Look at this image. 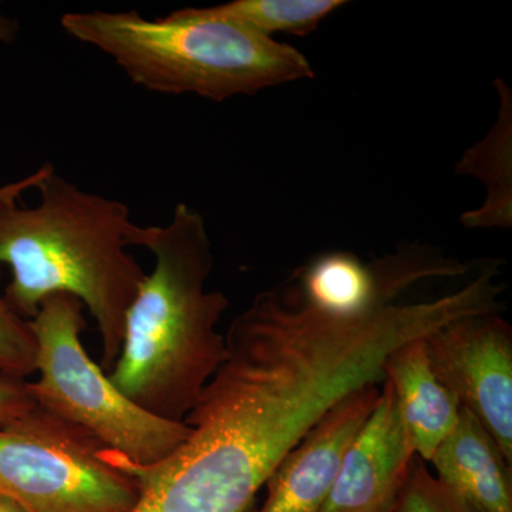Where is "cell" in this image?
Wrapping results in <instances>:
<instances>
[{"mask_svg": "<svg viewBox=\"0 0 512 512\" xmlns=\"http://www.w3.org/2000/svg\"><path fill=\"white\" fill-rule=\"evenodd\" d=\"M83 308L74 296L57 293L29 320L39 373L28 383L30 394L46 412L87 431L124 460L156 466L188 439L190 427L146 412L110 382L84 348Z\"/></svg>", "mask_w": 512, "mask_h": 512, "instance_id": "obj_5", "label": "cell"}, {"mask_svg": "<svg viewBox=\"0 0 512 512\" xmlns=\"http://www.w3.org/2000/svg\"><path fill=\"white\" fill-rule=\"evenodd\" d=\"M0 512H28L25 508L20 507L18 503L10 500L8 497L0 495Z\"/></svg>", "mask_w": 512, "mask_h": 512, "instance_id": "obj_19", "label": "cell"}, {"mask_svg": "<svg viewBox=\"0 0 512 512\" xmlns=\"http://www.w3.org/2000/svg\"><path fill=\"white\" fill-rule=\"evenodd\" d=\"M19 33V23L15 19L0 15V42L10 43Z\"/></svg>", "mask_w": 512, "mask_h": 512, "instance_id": "obj_18", "label": "cell"}, {"mask_svg": "<svg viewBox=\"0 0 512 512\" xmlns=\"http://www.w3.org/2000/svg\"><path fill=\"white\" fill-rule=\"evenodd\" d=\"M380 386L350 394L281 461L266 480L268 494L256 512H318L335 484L343 457L369 419Z\"/></svg>", "mask_w": 512, "mask_h": 512, "instance_id": "obj_9", "label": "cell"}, {"mask_svg": "<svg viewBox=\"0 0 512 512\" xmlns=\"http://www.w3.org/2000/svg\"><path fill=\"white\" fill-rule=\"evenodd\" d=\"M36 406L26 380L0 376V427L26 416Z\"/></svg>", "mask_w": 512, "mask_h": 512, "instance_id": "obj_16", "label": "cell"}, {"mask_svg": "<svg viewBox=\"0 0 512 512\" xmlns=\"http://www.w3.org/2000/svg\"><path fill=\"white\" fill-rule=\"evenodd\" d=\"M345 5V0H232L201 10L205 15L231 20L266 37L276 33L306 36Z\"/></svg>", "mask_w": 512, "mask_h": 512, "instance_id": "obj_13", "label": "cell"}, {"mask_svg": "<svg viewBox=\"0 0 512 512\" xmlns=\"http://www.w3.org/2000/svg\"><path fill=\"white\" fill-rule=\"evenodd\" d=\"M384 375L392 384L414 453L429 464L456 427L460 402L431 369L424 338L410 340L393 350L384 362Z\"/></svg>", "mask_w": 512, "mask_h": 512, "instance_id": "obj_11", "label": "cell"}, {"mask_svg": "<svg viewBox=\"0 0 512 512\" xmlns=\"http://www.w3.org/2000/svg\"><path fill=\"white\" fill-rule=\"evenodd\" d=\"M495 87L501 97L497 123L457 164L458 174L474 175L487 188L483 207L461 217V224L467 228H510L512 225V99L503 80H497Z\"/></svg>", "mask_w": 512, "mask_h": 512, "instance_id": "obj_12", "label": "cell"}, {"mask_svg": "<svg viewBox=\"0 0 512 512\" xmlns=\"http://www.w3.org/2000/svg\"><path fill=\"white\" fill-rule=\"evenodd\" d=\"M497 266L433 301L384 293L340 316L306 301L296 279L258 293L225 335L227 355L185 417L190 436L170 457L138 467L137 507L151 512H245L272 471L336 406L380 386L387 356L451 320L498 311Z\"/></svg>", "mask_w": 512, "mask_h": 512, "instance_id": "obj_1", "label": "cell"}, {"mask_svg": "<svg viewBox=\"0 0 512 512\" xmlns=\"http://www.w3.org/2000/svg\"><path fill=\"white\" fill-rule=\"evenodd\" d=\"M431 369L512 466V328L498 311L451 320L424 338Z\"/></svg>", "mask_w": 512, "mask_h": 512, "instance_id": "obj_7", "label": "cell"}, {"mask_svg": "<svg viewBox=\"0 0 512 512\" xmlns=\"http://www.w3.org/2000/svg\"><path fill=\"white\" fill-rule=\"evenodd\" d=\"M64 32L110 56L131 82L164 94L225 101L315 77L301 50L201 8L147 19L137 12H73Z\"/></svg>", "mask_w": 512, "mask_h": 512, "instance_id": "obj_4", "label": "cell"}, {"mask_svg": "<svg viewBox=\"0 0 512 512\" xmlns=\"http://www.w3.org/2000/svg\"><path fill=\"white\" fill-rule=\"evenodd\" d=\"M37 343L28 319L0 293V376L26 380L36 373Z\"/></svg>", "mask_w": 512, "mask_h": 512, "instance_id": "obj_14", "label": "cell"}, {"mask_svg": "<svg viewBox=\"0 0 512 512\" xmlns=\"http://www.w3.org/2000/svg\"><path fill=\"white\" fill-rule=\"evenodd\" d=\"M0 495L28 512H134L141 488L113 451L37 404L0 427Z\"/></svg>", "mask_w": 512, "mask_h": 512, "instance_id": "obj_6", "label": "cell"}, {"mask_svg": "<svg viewBox=\"0 0 512 512\" xmlns=\"http://www.w3.org/2000/svg\"><path fill=\"white\" fill-rule=\"evenodd\" d=\"M37 190L36 207H20L19 194L0 197V264L12 272L3 296L28 320L49 296L79 299L99 328L101 369L111 370L147 276L127 252L137 224L124 202L84 191L55 170Z\"/></svg>", "mask_w": 512, "mask_h": 512, "instance_id": "obj_3", "label": "cell"}, {"mask_svg": "<svg viewBox=\"0 0 512 512\" xmlns=\"http://www.w3.org/2000/svg\"><path fill=\"white\" fill-rule=\"evenodd\" d=\"M131 247L154 256L124 320L110 382L160 419L184 423L227 355L217 326L229 301L207 288L214 254L200 212L185 202L165 225H137Z\"/></svg>", "mask_w": 512, "mask_h": 512, "instance_id": "obj_2", "label": "cell"}, {"mask_svg": "<svg viewBox=\"0 0 512 512\" xmlns=\"http://www.w3.org/2000/svg\"><path fill=\"white\" fill-rule=\"evenodd\" d=\"M55 170L52 164L43 165L42 168L36 171L35 174L29 175V177L22 178V180L16 181V183L3 185L0 187V197L2 195L8 194H19L22 195L23 192L30 190V188L39 187L40 183Z\"/></svg>", "mask_w": 512, "mask_h": 512, "instance_id": "obj_17", "label": "cell"}, {"mask_svg": "<svg viewBox=\"0 0 512 512\" xmlns=\"http://www.w3.org/2000/svg\"><path fill=\"white\" fill-rule=\"evenodd\" d=\"M134 512H151V511L143 510V508L137 507L136 511H134Z\"/></svg>", "mask_w": 512, "mask_h": 512, "instance_id": "obj_20", "label": "cell"}, {"mask_svg": "<svg viewBox=\"0 0 512 512\" xmlns=\"http://www.w3.org/2000/svg\"><path fill=\"white\" fill-rule=\"evenodd\" d=\"M429 464L437 480L474 512H512L511 464L483 424L463 407Z\"/></svg>", "mask_w": 512, "mask_h": 512, "instance_id": "obj_10", "label": "cell"}, {"mask_svg": "<svg viewBox=\"0 0 512 512\" xmlns=\"http://www.w3.org/2000/svg\"><path fill=\"white\" fill-rule=\"evenodd\" d=\"M390 512H474L414 457L399 498Z\"/></svg>", "mask_w": 512, "mask_h": 512, "instance_id": "obj_15", "label": "cell"}, {"mask_svg": "<svg viewBox=\"0 0 512 512\" xmlns=\"http://www.w3.org/2000/svg\"><path fill=\"white\" fill-rule=\"evenodd\" d=\"M414 457L392 384L384 379L375 409L346 451L318 512L392 511Z\"/></svg>", "mask_w": 512, "mask_h": 512, "instance_id": "obj_8", "label": "cell"}]
</instances>
